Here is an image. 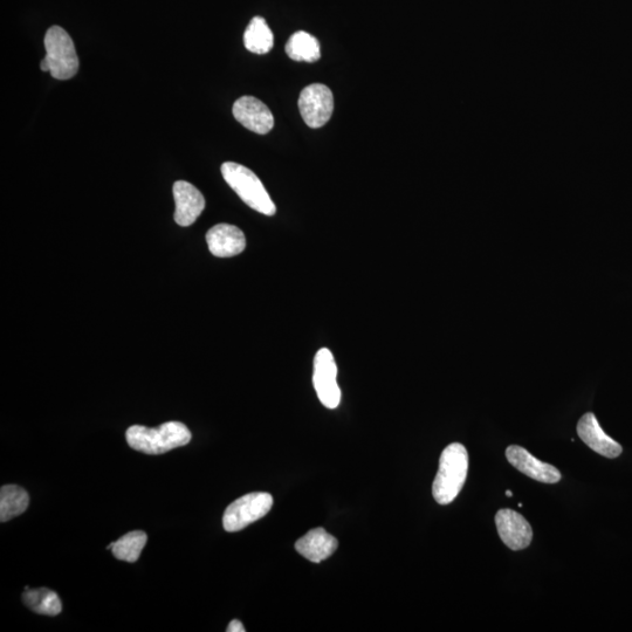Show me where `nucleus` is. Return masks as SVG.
<instances>
[{
    "label": "nucleus",
    "mask_w": 632,
    "mask_h": 632,
    "mask_svg": "<svg viewBox=\"0 0 632 632\" xmlns=\"http://www.w3.org/2000/svg\"><path fill=\"white\" fill-rule=\"evenodd\" d=\"M508 462L525 476L537 482L545 484H556L561 480V473L551 464L541 462L533 457L526 449L518 445H512L506 450Z\"/></svg>",
    "instance_id": "obj_10"
},
{
    "label": "nucleus",
    "mask_w": 632,
    "mask_h": 632,
    "mask_svg": "<svg viewBox=\"0 0 632 632\" xmlns=\"http://www.w3.org/2000/svg\"><path fill=\"white\" fill-rule=\"evenodd\" d=\"M506 496H507V497H512V496H513V494H512V492H511V491H506Z\"/></svg>",
    "instance_id": "obj_21"
},
{
    "label": "nucleus",
    "mask_w": 632,
    "mask_h": 632,
    "mask_svg": "<svg viewBox=\"0 0 632 632\" xmlns=\"http://www.w3.org/2000/svg\"><path fill=\"white\" fill-rule=\"evenodd\" d=\"M244 45L247 51L256 54L269 53L274 45L273 33L266 20L254 17L244 34Z\"/></svg>",
    "instance_id": "obj_16"
},
{
    "label": "nucleus",
    "mask_w": 632,
    "mask_h": 632,
    "mask_svg": "<svg viewBox=\"0 0 632 632\" xmlns=\"http://www.w3.org/2000/svg\"><path fill=\"white\" fill-rule=\"evenodd\" d=\"M336 376L338 367L331 350L320 349L314 359L313 383L320 402L328 409L338 408L341 402V390Z\"/></svg>",
    "instance_id": "obj_7"
},
{
    "label": "nucleus",
    "mask_w": 632,
    "mask_h": 632,
    "mask_svg": "<svg viewBox=\"0 0 632 632\" xmlns=\"http://www.w3.org/2000/svg\"><path fill=\"white\" fill-rule=\"evenodd\" d=\"M226 631L228 632H245V628L242 622L238 621V620H233L230 624L228 629H226Z\"/></svg>",
    "instance_id": "obj_20"
},
{
    "label": "nucleus",
    "mask_w": 632,
    "mask_h": 632,
    "mask_svg": "<svg viewBox=\"0 0 632 632\" xmlns=\"http://www.w3.org/2000/svg\"><path fill=\"white\" fill-rule=\"evenodd\" d=\"M339 542L324 528H315L297 541L295 549L309 561L320 563L331 558L338 549Z\"/></svg>",
    "instance_id": "obj_14"
},
{
    "label": "nucleus",
    "mask_w": 632,
    "mask_h": 632,
    "mask_svg": "<svg viewBox=\"0 0 632 632\" xmlns=\"http://www.w3.org/2000/svg\"><path fill=\"white\" fill-rule=\"evenodd\" d=\"M46 57L41 60L43 72L57 80H68L79 71V58L70 34L63 27L52 26L45 36Z\"/></svg>",
    "instance_id": "obj_3"
},
{
    "label": "nucleus",
    "mask_w": 632,
    "mask_h": 632,
    "mask_svg": "<svg viewBox=\"0 0 632 632\" xmlns=\"http://www.w3.org/2000/svg\"><path fill=\"white\" fill-rule=\"evenodd\" d=\"M30 497L22 487L6 485L0 490V521L6 522L26 511Z\"/></svg>",
    "instance_id": "obj_17"
},
{
    "label": "nucleus",
    "mask_w": 632,
    "mask_h": 632,
    "mask_svg": "<svg viewBox=\"0 0 632 632\" xmlns=\"http://www.w3.org/2000/svg\"><path fill=\"white\" fill-rule=\"evenodd\" d=\"M147 541L146 533L142 531L130 532L113 542L112 552L116 559L133 563L139 560Z\"/></svg>",
    "instance_id": "obj_19"
},
{
    "label": "nucleus",
    "mask_w": 632,
    "mask_h": 632,
    "mask_svg": "<svg viewBox=\"0 0 632 632\" xmlns=\"http://www.w3.org/2000/svg\"><path fill=\"white\" fill-rule=\"evenodd\" d=\"M287 56L295 61L315 63L321 58V48L318 39L305 31L292 34L286 44Z\"/></svg>",
    "instance_id": "obj_15"
},
{
    "label": "nucleus",
    "mask_w": 632,
    "mask_h": 632,
    "mask_svg": "<svg viewBox=\"0 0 632 632\" xmlns=\"http://www.w3.org/2000/svg\"><path fill=\"white\" fill-rule=\"evenodd\" d=\"M232 112L240 125L253 133L265 135L273 129L274 118L270 108L253 96L238 99L233 105Z\"/></svg>",
    "instance_id": "obj_9"
},
{
    "label": "nucleus",
    "mask_w": 632,
    "mask_h": 632,
    "mask_svg": "<svg viewBox=\"0 0 632 632\" xmlns=\"http://www.w3.org/2000/svg\"><path fill=\"white\" fill-rule=\"evenodd\" d=\"M206 243L215 257L230 258L238 256L245 250L246 238L237 226L218 224L206 233Z\"/></svg>",
    "instance_id": "obj_13"
},
{
    "label": "nucleus",
    "mask_w": 632,
    "mask_h": 632,
    "mask_svg": "<svg viewBox=\"0 0 632 632\" xmlns=\"http://www.w3.org/2000/svg\"><path fill=\"white\" fill-rule=\"evenodd\" d=\"M173 191L176 203L175 221L183 228H187L202 215L205 209L204 196L195 185L185 181H177Z\"/></svg>",
    "instance_id": "obj_12"
},
{
    "label": "nucleus",
    "mask_w": 632,
    "mask_h": 632,
    "mask_svg": "<svg viewBox=\"0 0 632 632\" xmlns=\"http://www.w3.org/2000/svg\"><path fill=\"white\" fill-rule=\"evenodd\" d=\"M191 432L181 422H168L161 427L150 429L142 425H133L126 432L130 448L147 453V455H162L191 441Z\"/></svg>",
    "instance_id": "obj_2"
},
{
    "label": "nucleus",
    "mask_w": 632,
    "mask_h": 632,
    "mask_svg": "<svg viewBox=\"0 0 632 632\" xmlns=\"http://www.w3.org/2000/svg\"><path fill=\"white\" fill-rule=\"evenodd\" d=\"M23 602L40 615L57 616L63 610L58 594L46 588L27 589L23 594Z\"/></svg>",
    "instance_id": "obj_18"
},
{
    "label": "nucleus",
    "mask_w": 632,
    "mask_h": 632,
    "mask_svg": "<svg viewBox=\"0 0 632 632\" xmlns=\"http://www.w3.org/2000/svg\"><path fill=\"white\" fill-rule=\"evenodd\" d=\"M496 525L501 541L512 551H521L531 545L532 527L518 512L508 508L500 510L496 515Z\"/></svg>",
    "instance_id": "obj_8"
},
{
    "label": "nucleus",
    "mask_w": 632,
    "mask_h": 632,
    "mask_svg": "<svg viewBox=\"0 0 632 632\" xmlns=\"http://www.w3.org/2000/svg\"><path fill=\"white\" fill-rule=\"evenodd\" d=\"M299 109L308 127H324L334 112V96L331 89L322 84H313L302 89Z\"/></svg>",
    "instance_id": "obj_6"
},
{
    "label": "nucleus",
    "mask_w": 632,
    "mask_h": 632,
    "mask_svg": "<svg viewBox=\"0 0 632 632\" xmlns=\"http://www.w3.org/2000/svg\"><path fill=\"white\" fill-rule=\"evenodd\" d=\"M469 472V453L465 446L453 443L439 459V469L432 485V494L439 505H449L458 497Z\"/></svg>",
    "instance_id": "obj_1"
},
{
    "label": "nucleus",
    "mask_w": 632,
    "mask_h": 632,
    "mask_svg": "<svg viewBox=\"0 0 632 632\" xmlns=\"http://www.w3.org/2000/svg\"><path fill=\"white\" fill-rule=\"evenodd\" d=\"M222 174L226 183L251 209L265 216L276 215V205H274L263 183L252 170L242 166V164L225 162L222 166Z\"/></svg>",
    "instance_id": "obj_4"
},
{
    "label": "nucleus",
    "mask_w": 632,
    "mask_h": 632,
    "mask_svg": "<svg viewBox=\"0 0 632 632\" xmlns=\"http://www.w3.org/2000/svg\"><path fill=\"white\" fill-rule=\"evenodd\" d=\"M577 435L590 449L603 457L614 459L622 455V446L602 430L593 412H587L581 417L577 423Z\"/></svg>",
    "instance_id": "obj_11"
},
{
    "label": "nucleus",
    "mask_w": 632,
    "mask_h": 632,
    "mask_svg": "<svg viewBox=\"0 0 632 632\" xmlns=\"http://www.w3.org/2000/svg\"><path fill=\"white\" fill-rule=\"evenodd\" d=\"M272 506L273 498L269 493L246 494L226 508L223 518L224 530L230 533L242 531L253 522L264 518Z\"/></svg>",
    "instance_id": "obj_5"
}]
</instances>
